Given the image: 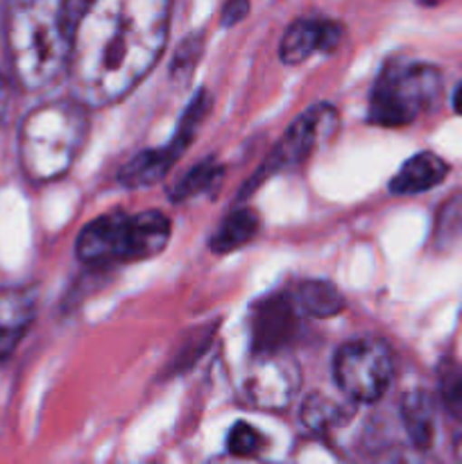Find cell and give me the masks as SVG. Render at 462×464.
I'll return each instance as SVG.
<instances>
[{"instance_id": "cell-22", "label": "cell", "mask_w": 462, "mask_h": 464, "mask_svg": "<svg viewBox=\"0 0 462 464\" xmlns=\"http://www.w3.org/2000/svg\"><path fill=\"white\" fill-rule=\"evenodd\" d=\"M265 447L261 430L254 429L247 421H236L226 435V453L236 458H256L258 451Z\"/></svg>"}, {"instance_id": "cell-24", "label": "cell", "mask_w": 462, "mask_h": 464, "mask_svg": "<svg viewBox=\"0 0 462 464\" xmlns=\"http://www.w3.org/2000/svg\"><path fill=\"white\" fill-rule=\"evenodd\" d=\"M462 234V195L447 204L438 220V240H453Z\"/></svg>"}, {"instance_id": "cell-11", "label": "cell", "mask_w": 462, "mask_h": 464, "mask_svg": "<svg viewBox=\"0 0 462 464\" xmlns=\"http://www.w3.org/2000/svg\"><path fill=\"white\" fill-rule=\"evenodd\" d=\"M39 295L30 285L0 288V362L7 361L34 324Z\"/></svg>"}, {"instance_id": "cell-5", "label": "cell", "mask_w": 462, "mask_h": 464, "mask_svg": "<svg viewBox=\"0 0 462 464\" xmlns=\"http://www.w3.org/2000/svg\"><path fill=\"white\" fill-rule=\"evenodd\" d=\"M394 376L392 349L376 338L342 344L333 358V379L351 403H376L390 390Z\"/></svg>"}, {"instance_id": "cell-25", "label": "cell", "mask_w": 462, "mask_h": 464, "mask_svg": "<svg viewBox=\"0 0 462 464\" xmlns=\"http://www.w3.org/2000/svg\"><path fill=\"white\" fill-rule=\"evenodd\" d=\"M374 464H439V462H435L428 453L419 451V449L394 447L380 453Z\"/></svg>"}, {"instance_id": "cell-16", "label": "cell", "mask_w": 462, "mask_h": 464, "mask_svg": "<svg viewBox=\"0 0 462 464\" xmlns=\"http://www.w3.org/2000/svg\"><path fill=\"white\" fill-rule=\"evenodd\" d=\"M356 403L338 401L324 392H311L302 403V424L308 433L322 438L335 429H342L351 421Z\"/></svg>"}, {"instance_id": "cell-15", "label": "cell", "mask_w": 462, "mask_h": 464, "mask_svg": "<svg viewBox=\"0 0 462 464\" xmlns=\"http://www.w3.org/2000/svg\"><path fill=\"white\" fill-rule=\"evenodd\" d=\"M401 421L410 438L412 449L428 451L438 433V411L426 390H410L401 399Z\"/></svg>"}, {"instance_id": "cell-30", "label": "cell", "mask_w": 462, "mask_h": 464, "mask_svg": "<svg viewBox=\"0 0 462 464\" xmlns=\"http://www.w3.org/2000/svg\"><path fill=\"white\" fill-rule=\"evenodd\" d=\"M456 464H462V435L456 442Z\"/></svg>"}, {"instance_id": "cell-17", "label": "cell", "mask_w": 462, "mask_h": 464, "mask_svg": "<svg viewBox=\"0 0 462 464\" xmlns=\"http://www.w3.org/2000/svg\"><path fill=\"white\" fill-rule=\"evenodd\" d=\"M293 299L302 315L317 317V320H326L344 311V297L338 285L324 279H308L299 284Z\"/></svg>"}, {"instance_id": "cell-13", "label": "cell", "mask_w": 462, "mask_h": 464, "mask_svg": "<svg viewBox=\"0 0 462 464\" xmlns=\"http://www.w3.org/2000/svg\"><path fill=\"white\" fill-rule=\"evenodd\" d=\"M448 166L435 152H419L408 159L397 175L390 179V190L394 195H419L433 190L447 179Z\"/></svg>"}, {"instance_id": "cell-4", "label": "cell", "mask_w": 462, "mask_h": 464, "mask_svg": "<svg viewBox=\"0 0 462 464\" xmlns=\"http://www.w3.org/2000/svg\"><path fill=\"white\" fill-rule=\"evenodd\" d=\"M442 95V72L430 63L392 62L370 93L367 118L379 127H406L433 109Z\"/></svg>"}, {"instance_id": "cell-26", "label": "cell", "mask_w": 462, "mask_h": 464, "mask_svg": "<svg viewBox=\"0 0 462 464\" xmlns=\"http://www.w3.org/2000/svg\"><path fill=\"white\" fill-rule=\"evenodd\" d=\"M247 14H249V5L247 3H229V5H225V9H222V16H220L222 27L236 25V23L243 21V18L247 16Z\"/></svg>"}, {"instance_id": "cell-23", "label": "cell", "mask_w": 462, "mask_h": 464, "mask_svg": "<svg viewBox=\"0 0 462 464\" xmlns=\"http://www.w3.org/2000/svg\"><path fill=\"white\" fill-rule=\"evenodd\" d=\"M204 53V36L202 34H188V39L181 41L179 50H177V57L172 62L170 75L177 80H188L190 72L197 66L199 57Z\"/></svg>"}, {"instance_id": "cell-27", "label": "cell", "mask_w": 462, "mask_h": 464, "mask_svg": "<svg viewBox=\"0 0 462 464\" xmlns=\"http://www.w3.org/2000/svg\"><path fill=\"white\" fill-rule=\"evenodd\" d=\"M9 104H12V84H9L7 77L0 72V121L7 116Z\"/></svg>"}, {"instance_id": "cell-18", "label": "cell", "mask_w": 462, "mask_h": 464, "mask_svg": "<svg viewBox=\"0 0 462 464\" xmlns=\"http://www.w3.org/2000/svg\"><path fill=\"white\" fill-rule=\"evenodd\" d=\"M258 227H261V218L254 208H238V211L229 213L220 229L213 234L211 252L225 256V254L245 247L258 234Z\"/></svg>"}, {"instance_id": "cell-8", "label": "cell", "mask_w": 462, "mask_h": 464, "mask_svg": "<svg viewBox=\"0 0 462 464\" xmlns=\"http://www.w3.org/2000/svg\"><path fill=\"white\" fill-rule=\"evenodd\" d=\"M302 311L293 295H272L265 297L252 315V352L254 356L284 353L285 347L297 340L302 331Z\"/></svg>"}, {"instance_id": "cell-2", "label": "cell", "mask_w": 462, "mask_h": 464, "mask_svg": "<svg viewBox=\"0 0 462 464\" xmlns=\"http://www.w3.org/2000/svg\"><path fill=\"white\" fill-rule=\"evenodd\" d=\"M89 3L27 0L9 5L5 45L18 84L41 91L57 84L71 66L72 39Z\"/></svg>"}, {"instance_id": "cell-10", "label": "cell", "mask_w": 462, "mask_h": 464, "mask_svg": "<svg viewBox=\"0 0 462 464\" xmlns=\"http://www.w3.org/2000/svg\"><path fill=\"white\" fill-rule=\"evenodd\" d=\"M342 41V25L329 18H297L290 23L279 45L281 62L299 66L313 53H331Z\"/></svg>"}, {"instance_id": "cell-3", "label": "cell", "mask_w": 462, "mask_h": 464, "mask_svg": "<svg viewBox=\"0 0 462 464\" xmlns=\"http://www.w3.org/2000/svg\"><path fill=\"white\" fill-rule=\"evenodd\" d=\"M86 134L89 116L77 100H53L32 109L18 130V161L27 179L45 184L66 175Z\"/></svg>"}, {"instance_id": "cell-19", "label": "cell", "mask_w": 462, "mask_h": 464, "mask_svg": "<svg viewBox=\"0 0 462 464\" xmlns=\"http://www.w3.org/2000/svg\"><path fill=\"white\" fill-rule=\"evenodd\" d=\"M222 175H225V168L216 159H204L193 170H188L181 177V181L172 190V199L175 202H186V199L197 198L202 193H211L213 188L220 186Z\"/></svg>"}, {"instance_id": "cell-6", "label": "cell", "mask_w": 462, "mask_h": 464, "mask_svg": "<svg viewBox=\"0 0 462 464\" xmlns=\"http://www.w3.org/2000/svg\"><path fill=\"white\" fill-rule=\"evenodd\" d=\"M338 130L340 116L333 104H315V107H311L288 127L284 139L279 140L272 157L267 159L265 166H263V170L258 172L254 181L261 184L265 175H274V172H284L290 170V168L302 166L315 150L329 143Z\"/></svg>"}, {"instance_id": "cell-20", "label": "cell", "mask_w": 462, "mask_h": 464, "mask_svg": "<svg viewBox=\"0 0 462 464\" xmlns=\"http://www.w3.org/2000/svg\"><path fill=\"white\" fill-rule=\"evenodd\" d=\"M288 464H347L326 440L308 435L294 444Z\"/></svg>"}, {"instance_id": "cell-9", "label": "cell", "mask_w": 462, "mask_h": 464, "mask_svg": "<svg viewBox=\"0 0 462 464\" xmlns=\"http://www.w3.org/2000/svg\"><path fill=\"white\" fill-rule=\"evenodd\" d=\"M127 227L130 216L116 211L104 213L84 227L77 236V258L86 266H107L127 258Z\"/></svg>"}, {"instance_id": "cell-7", "label": "cell", "mask_w": 462, "mask_h": 464, "mask_svg": "<svg viewBox=\"0 0 462 464\" xmlns=\"http://www.w3.org/2000/svg\"><path fill=\"white\" fill-rule=\"evenodd\" d=\"M302 388V370L285 353L254 356L243 376V394L258 411H285Z\"/></svg>"}, {"instance_id": "cell-14", "label": "cell", "mask_w": 462, "mask_h": 464, "mask_svg": "<svg viewBox=\"0 0 462 464\" xmlns=\"http://www.w3.org/2000/svg\"><path fill=\"white\" fill-rule=\"evenodd\" d=\"M184 154V150L170 140L163 148L154 150H143V152L136 154L134 159L125 163L118 172V181L127 188H140V186H152L159 179L168 175V170L172 168V163Z\"/></svg>"}, {"instance_id": "cell-21", "label": "cell", "mask_w": 462, "mask_h": 464, "mask_svg": "<svg viewBox=\"0 0 462 464\" xmlns=\"http://www.w3.org/2000/svg\"><path fill=\"white\" fill-rule=\"evenodd\" d=\"M439 399L453 420L462 424V365L444 362L439 372Z\"/></svg>"}, {"instance_id": "cell-1", "label": "cell", "mask_w": 462, "mask_h": 464, "mask_svg": "<svg viewBox=\"0 0 462 464\" xmlns=\"http://www.w3.org/2000/svg\"><path fill=\"white\" fill-rule=\"evenodd\" d=\"M170 12L166 0L89 3L72 39L71 98L109 107L130 95L166 50Z\"/></svg>"}, {"instance_id": "cell-28", "label": "cell", "mask_w": 462, "mask_h": 464, "mask_svg": "<svg viewBox=\"0 0 462 464\" xmlns=\"http://www.w3.org/2000/svg\"><path fill=\"white\" fill-rule=\"evenodd\" d=\"M208 464H265V462H258L256 458H236V456H220L216 460H211Z\"/></svg>"}, {"instance_id": "cell-12", "label": "cell", "mask_w": 462, "mask_h": 464, "mask_svg": "<svg viewBox=\"0 0 462 464\" xmlns=\"http://www.w3.org/2000/svg\"><path fill=\"white\" fill-rule=\"evenodd\" d=\"M170 220L161 211H143L130 216L125 263L159 256L170 243Z\"/></svg>"}, {"instance_id": "cell-29", "label": "cell", "mask_w": 462, "mask_h": 464, "mask_svg": "<svg viewBox=\"0 0 462 464\" xmlns=\"http://www.w3.org/2000/svg\"><path fill=\"white\" fill-rule=\"evenodd\" d=\"M453 109H456V113L462 116V82L456 86V91H453Z\"/></svg>"}]
</instances>
